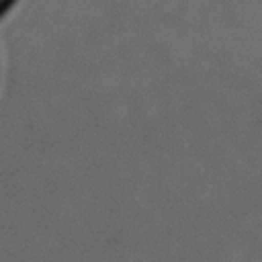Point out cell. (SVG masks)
Here are the masks:
<instances>
[{"mask_svg": "<svg viewBox=\"0 0 262 262\" xmlns=\"http://www.w3.org/2000/svg\"><path fill=\"white\" fill-rule=\"evenodd\" d=\"M8 2H10V0H0V12H2V10L8 6Z\"/></svg>", "mask_w": 262, "mask_h": 262, "instance_id": "6da1fadb", "label": "cell"}]
</instances>
